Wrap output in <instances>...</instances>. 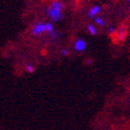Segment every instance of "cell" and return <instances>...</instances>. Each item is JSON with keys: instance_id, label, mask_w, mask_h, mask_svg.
<instances>
[{"instance_id": "2", "label": "cell", "mask_w": 130, "mask_h": 130, "mask_svg": "<svg viewBox=\"0 0 130 130\" xmlns=\"http://www.w3.org/2000/svg\"><path fill=\"white\" fill-rule=\"evenodd\" d=\"M45 32V23H42V22H38L36 23L33 29H32V34L37 36V35H40L42 33Z\"/></svg>"}, {"instance_id": "1", "label": "cell", "mask_w": 130, "mask_h": 130, "mask_svg": "<svg viewBox=\"0 0 130 130\" xmlns=\"http://www.w3.org/2000/svg\"><path fill=\"white\" fill-rule=\"evenodd\" d=\"M62 9H63V3L61 1H53L51 2V4L48 6L47 12L49 17L52 19V21L57 22L60 21L63 14H62Z\"/></svg>"}, {"instance_id": "12", "label": "cell", "mask_w": 130, "mask_h": 130, "mask_svg": "<svg viewBox=\"0 0 130 130\" xmlns=\"http://www.w3.org/2000/svg\"><path fill=\"white\" fill-rule=\"evenodd\" d=\"M69 54V51L67 50V49H63V50H61V55L62 56H67Z\"/></svg>"}, {"instance_id": "6", "label": "cell", "mask_w": 130, "mask_h": 130, "mask_svg": "<svg viewBox=\"0 0 130 130\" xmlns=\"http://www.w3.org/2000/svg\"><path fill=\"white\" fill-rule=\"evenodd\" d=\"M87 30L91 35H96L97 34V29L95 28V25H93L92 23H90L87 25Z\"/></svg>"}, {"instance_id": "4", "label": "cell", "mask_w": 130, "mask_h": 130, "mask_svg": "<svg viewBox=\"0 0 130 130\" xmlns=\"http://www.w3.org/2000/svg\"><path fill=\"white\" fill-rule=\"evenodd\" d=\"M100 12H101V6L97 5V4H96V5H93L92 8L89 10V12H88V16H89L90 18H95L96 15L99 14Z\"/></svg>"}, {"instance_id": "9", "label": "cell", "mask_w": 130, "mask_h": 130, "mask_svg": "<svg viewBox=\"0 0 130 130\" xmlns=\"http://www.w3.org/2000/svg\"><path fill=\"white\" fill-rule=\"evenodd\" d=\"M53 31H54L53 23H51V22H47V23H45V32L51 33V32H53Z\"/></svg>"}, {"instance_id": "3", "label": "cell", "mask_w": 130, "mask_h": 130, "mask_svg": "<svg viewBox=\"0 0 130 130\" xmlns=\"http://www.w3.org/2000/svg\"><path fill=\"white\" fill-rule=\"evenodd\" d=\"M87 48V42L83 39V38H78L76 39L75 42H74V49L77 51V52H83L85 51Z\"/></svg>"}, {"instance_id": "10", "label": "cell", "mask_w": 130, "mask_h": 130, "mask_svg": "<svg viewBox=\"0 0 130 130\" xmlns=\"http://www.w3.org/2000/svg\"><path fill=\"white\" fill-rule=\"evenodd\" d=\"M50 34H51L52 38H53V39H54V40H56V39H57V38H58V34L56 33V32H55V31H53V32H51V33H50Z\"/></svg>"}, {"instance_id": "5", "label": "cell", "mask_w": 130, "mask_h": 130, "mask_svg": "<svg viewBox=\"0 0 130 130\" xmlns=\"http://www.w3.org/2000/svg\"><path fill=\"white\" fill-rule=\"evenodd\" d=\"M127 35V29L126 27H122L119 32H118V39L119 40H123V39H125V37Z\"/></svg>"}, {"instance_id": "8", "label": "cell", "mask_w": 130, "mask_h": 130, "mask_svg": "<svg viewBox=\"0 0 130 130\" xmlns=\"http://www.w3.org/2000/svg\"><path fill=\"white\" fill-rule=\"evenodd\" d=\"M24 69H25V71H27V72H29V73H33L34 71H35V67L33 66V64H30V63L25 64Z\"/></svg>"}, {"instance_id": "7", "label": "cell", "mask_w": 130, "mask_h": 130, "mask_svg": "<svg viewBox=\"0 0 130 130\" xmlns=\"http://www.w3.org/2000/svg\"><path fill=\"white\" fill-rule=\"evenodd\" d=\"M94 21H95V23L97 25H99V27H105V25H106V21L104 20L102 17H95Z\"/></svg>"}, {"instance_id": "11", "label": "cell", "mask_w": 130, "mask_h": 130, "mask_svg": "<svg viewBox=\"0 0 130 130\" xmlns=\"http://www.w3.org/2000/svg\"><path fill=\"white\" fill-rule=\"evenodd\" d=\"M115 31H116V29H115L114 27H109V29H108V33H109V34H114V33H115Z\"/></svg>"}]
</instances>
